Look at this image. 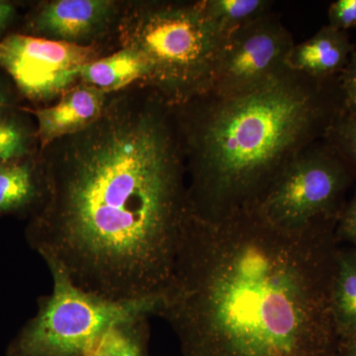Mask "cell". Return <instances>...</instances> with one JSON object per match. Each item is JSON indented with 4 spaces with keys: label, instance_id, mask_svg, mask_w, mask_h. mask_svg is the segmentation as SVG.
Listing matches in <instances>:
<instances>
[{
    "label": "cell",
    "instance_id": "1",
    "mask_svg": "<svg viewBox=\"0 0 356 356\" xmlns=\"http://www.w3.org/2000/svg\"><path fill=\"white\" fill-rule=\"evenodd\" d=\"M44 193L25 236L47 266L113 301L161 297L192 209L172 105L136 83L89 127L39 149Z\"/></svg>",
    "mask_w": 356,
    "mask_h": 356
},
{
    "label": "cell",
    "instance_id": "2",
    "mask_svg": "<svg viewBox=\"0 0 356 356\" xmlns=\"http://www.w3.org/2000/svg\"><path fill=\"white\" fill-rule=\"evenodd\" d=\"M337 220L292 229L257 210L192 212L158 313L182 356L339 355Z\"/></svg>",
    "mask_w": 356,
    "mask_h": 356
},
{
    "label": "cell",
    "instance_id": "3",
    "mask_svg": "<svg viewBox=\"0 0 356 356\" xmlns=\"http://www.w3.org/2000/svg\"><path fill=\"white\" fill-rule=\"evenodd\" d=\"M192 212L218 221L257 209L281 173L344 113L339 76L289 67L257 88L172 106Z\"/></svg>",
    "mask_w": 356,
    "mask_h": 356
},
{
    "label": "cell",
    "instance_id": "4",
    "mask_svg": "<svg viewBox=\"0 0 356 356\" xmlns=\"http://www.w3.org/2000/svg\"><path fill=\"white\" fill-rule=\"evenodd\" d=\"M119 47L142 55L144 86L172 106L210 92L226 37L206 17L200 1L124 2L115 30Z\"/></svg>",
    "mask_w": 356,
    "mask_h": 356
},
{
    "label": "cell",
    "instance_id": "5",
    "mask_svg": "<svg viewBox=\"0 0 356 356\" xmlns=\"http://www.w3.org/2000/svg\"><path fill=\"white\" fill-rule=\"evenodd\" d=\"M53 291L9 344L6 356H86L111 327L158 315L161 297L113 301L84 291L49 266Z\"/></svg>",
    "mask_w": 356,
    "mask_h": 356
},
{
    "label": "cell",
    "instance_id": "6",
    "mask_svg": "<svg viewBox=\"0 0 356 356\" xmlns=\"http://www.w3.org/2000/svg\"><path fill=\"white\" fill-rule=\"evenodd\" d=\"M355 180L356 166L325 140H318L293 159L254 210L292 229L339 219Z\"/></svg>",
    "mask_w": 356,
    "mask_h": 356
},
{
    "label": "cell",
    "instance_id": "7",
    "mask_svg": "<svg viewBox=\"0 0 356 356\" xmlns=\"http://www.w3.org/2000/svg\"><path fill=\"white\" fill-rule=\"evenodd\" d=\"M102 48L51 41L22 33L0 39V69L33 103L51 102L79 81L76 70L100 58Z\"/></svg>",
    "mask_w": 356,
    "mask_h": 356
},
{
    "label": "cell",
    "instance_id": "8",
    "mask_svg": "<svg viewBox=\"0 0 356 356\" xmlns=\"http://www.w3.org/2000/svg\"><path fill=\"white\" fill-rule=\"evenodd\" d=\"M295 44L275 13L243 26L222 44L211 92L236 95L270 81L288 69Z\"/></svg>",
    "mask_w": 356,
    "mask_h": 356
},
{
    "label": "cell",
    "instance_id": "9",
    "mask_svg": "<svg viewBox=\"0 0 356 356\" xmlns=\"http://www.w3.org/2000/svg\"><path fill=\"white\" fill-rule=\"evenodd\" d=\"M124 2L115 0H50L28 13L22 34L95 46L115 32Z\"/></svg>",
    "mask_w": 356,
    "mask_h": 356
},
{
    "label": "cell",
    "instance_id": "10",
    "mask_svg": "<svg viewBox=\"0 0 356 356\" xmlns=\"http://www.w3.org/2000/svg\"><path fill=\"white\" fill-rule=\"evenodd\" d=\"M108 96L109 93L102 89L79 83L65 91L53 106L26 109L38 122L36 134L39 149L95 123L102 116Z\"/></svg>",
    "mask_w": 356,
    "mask_h": 356
},
{
    "label": "cell",
    "instance_id": "11",
    "mask_svg": "<svg viewBox=\"0 0 356 356\" xmlns=\"http://www.w3.org/2000/svg\"><path fill=\"white\" fill-rule=\"evenodd\" d=\"M355 51L348 32L325 25L310 39L294 44L287 65L314 79H332L341 74Z\"/></svg>",
    "mask_w": 356,
    "mask_h": 356
},
{
    "label": "cell",
    "instance_id": "12",
    "mask_svg": "<svg viewBox=\"0 0 356 356\" xmlns=\"http://www.w3.org/2000/svg\"><path fill=\"white\" fill-rule=\"evenodd\" d=\"M44 181L39 152L0 163V218L30 217L43 201Z\"/></svg>",
    "mask_w": 356,
    "mask_h": 356
},
{
    "label": "cell",
    "instance_id": "13",
    "mask_svg": "<svg viewBox=\"0 0 356 356\" xmlns=\"http://www.w3.org/2000/svg\"><path fill=\"white\" fill-rule=\"evenodd\" d=\"M81 83L95 86L106 93L117 92L136 83L146 84L149 67L138 51L126 47L83 65L76 70Z\"/></svg>",
    "mask_w": 356,
    "mask_h": 356
},
{
    "label": "cell",
    "instance_id": "14",
    "mask_svg": "<svg viewBox=\"0 0 356 356\" xmlns=\"http://www.w3.org/2000/svg\"><path fill=\"white\" fill-rule=\"evenodd\" d=\"M337 334L356 332V248H339L332 295Z\"/></svg>",
    "mask_w": 356,
    "mask_h": 356
},
{
    "label": "cell",
    "instance_id": "15",
    "mask_svg": "<svg viewBox=\"0 0 356 356\" xmlns=\"http://www.w3.org/2000/svg\"><path fill=\"white\" fill-rule=\"evenodd\" d=\"M268 0H201L208 20L225 37L271 13Z\"/></svg>",
    "mask_w": 356,
    "mask_h": 356
},
{
    "label": "cell",
    "instance_id": "16",
    "mask_svg": "<svg viewBox=\"0 0 356 356\" xmlns=\"http://www.w3.org/2000/svg\"><path fill=\"white\" fill-rule=\"evenodd\" d=\"M147 318L130 321L108 330L88 356H149Z\"/></svg>",
    "mask_w": 356,
    "mask_h": 356
},
{
    "label": "cell",
    "instance_id": "17",
    "mask_svg": "<svg viewBox=\"0 0 356 356\" xmlns=\"http://www.w3.org/2000/svg\"><path fill=\"white\" fill-rule=\"evenodd\" d=\"M37 134L13 108L0 111V163L19 161L38 153Z\"/></svg>",
    "mask_w": 356,
    "mask_h": 356
},
{
    "label": "cell",
    "instance_id": "18",
    "mask_svg": "<svg viewBox=\"0 0 356 356\" xmlns=\"http://www.w3.org/2000/svg\"><path fill=\"white\" fill-rule=\"evenodd\" d=\"M324 140L356 166L355 115H341L327 131Z\"/></svg>",
    "mask_w": 356,
    "mask_h": 356
},
{
    "label": "cell",
    "instance_id": "19",
    "mask_svg": "<svg viewBox=\"0 0 356 356\" xmlns=\"http://www.w3.org/2000/svg\"><path fill=\"white\" fill-rule=\"evenodd\" d=\"M339 84L344 113L356 116V51L339 74Z\"/></svg>",
    "mask_w": 356,
    "mask_h": 356
},
{
    "label": "cell",
    "instance_id": "20",
    "mask_svg": "<svg viewBox=\"0 0 356 356\" xmlns=\"http://www.w3.org/2000/svg\"><path fill=\"white\" fill-rule=\"evenodd\" d=\"M329 26L341 31L356 27V0H337L327 10Z\"/></svg>",
    "mask_w": 356,
    "mask_h": 356
},
{
    "label": "cell",
    "instance_id": "21",
    "mask_svg": "<svg viewBox=\"0 0 356 356\" xmlns=\"http://www.w3.org/2000/svg\"><path fill=\"white\" fill-rule=\"evenodd\" d=\"M336 236L337 242L348 243L351 247L356 248V191L339 215Z\"/></svg>",
    "mask_w": 356,
    "mask_h": 356
},
{
    "label": "cell",
    "instance_id": "22",
    "mask_svg": "<svg viewBox=\"0 0 356 356\" xmlns=\"http://www.w3.org/2000/svg\"><path fill=\"white\" fill-rule=\"evenodd\" d=\"M17 14V6L15 2L8 0H0V39L6 36L7 30L9 29Z\"/></svg>",
    "mask_w": 356,
    "mask_h": 356
},
{
    "label": "cell",
    "instance_id": "23",
    "mask_svg": "<svg viewBox=\"0 0 356 356\" xmlns=\"http://www.w3.org/2000/svg\"><path fill=\"white\" fill-rule=\"evenodd\" d=\"M337 356H356V332L339 339Z\"/></svg>",
    "mask_w": 356,
    "mask_h": 356
},
{
    "label": "cell",
    "instance_id": "24",
    "mask_svg": "<svg viewBox=\"0 0 356 356\" xmlns=\"http://www.w3.org/2000/svg\"><path fill=\"white\" fill-rule=\"evenodd\" d=\"M10 108H14L13 100H11L8 91L0 83V111Z\"/></svg>",
    "mask_w": 356,
    "mask_h": 356
},
{
    "label": "cell",
    "instance_id": "25",
    "mask_svg": "<svg viewBox=\"0 0 356 356\" xmlns=\"http://www.w3.org/2000/svg\"><path fill=\"white\" fill-rule=\"evenodd\" d=\"M86 356H88V355H86Z\"/></svg>",
    "mask_w": 356,
    "mask_h": 356
}]
</instances>
